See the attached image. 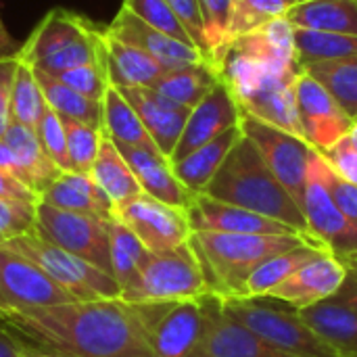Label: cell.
<instances>
[{
    "label": "cell",
    "mask_w": 357,
    "mask_h": 357,
    "mask_svg": "<svg viewBox=\"0 0 357 357\" xmlns=\"http://www.w3.org/2000/svg\"><path fill=\"white\" fill-rule=\"evenodd\" d=\"M347 268L339 257L326 249H318L305 264H301L287 280L270 291V299L284 301L295 310L318 305L326 299H333L343 280Z\"/></svg>",
    "instance_id": "cell-16"
},
{
    "label": "cell",
    "mask_w": 357,
    "mask_h": 357,
    "mask_svg": "<svg viewBox=\"0 0 357 357\" xmlns=\"http://www.w3.org/2000/svg\"><path fill=\"white\" fill-rule=\"evenodd\" d=\"M232 50L251 54L282 67L291 69H301L297 61V46H295V27L287 17L274 19L259 29H255L249 36H243L230 44ZM228 48V50H230ZM303 71V69H301Z\"/></svg>",
    "instance_id": "cell-28"
},
{
    "label": "cell",
    "mask_w": 357,
    "mask_h": 357,
    "mask_svg": "<svg viewBox=\"0 0 357 357\" xmlns=\"http://www.w3.org/2000/svg\"><path fill=\"white\" fill-rule=\"evenodd\" d=\"M79 301L33 261L0 245V314L29 312Z\"/></svg>",
    "instance_id": "cell-12"
},
{
    "label": "cell",
    "mask_w": 357,
    "mask_h": 357,
    "mask_svg": "<svg viewBox=\"0 0 357 357\" xmlns=\"http://www.w3.org/2000/svg\"><path fill=\"white\" fill-rule=\"evenodd\" d=\"M347 138H349V142H351V144L357 149V121H354V126H351V130H349Z\"/></svg>",
    "instance_id": "cell-55"
},
{
    "label": "cell",
    "mask_w": 357,
    "mask_h": 357,
    "mask_svg": "<svg viewBox=\"0 0 357 357\" xmlns=\"http://www.w3.org/2000/svg\"><path fill=\"white\" fill-rule=\"evenodd\" d=\"M90 176L102 188V192L111 199L115 209L132 201L134 197L142 195V188L132 167L128 165V161L123 159V155L119 153V149L109 136L102 138V144H100V151L92 165Z\"/></svg>",
    "instance_id": "cell-30"
},
{
    "label": "cell",
    "mask_w": 357,
    "mask_h": 357,
    "mask_svg": "<svg viewBox=\"0 0 357 357\" xmlns=\"http://www.w3.org/2000/svg\"><path fill=\"white\" fill-rule=\"evenodd\" d=\"M295 312L339 356L357 357V310L337 299H326Z\"/></svg>",
    "instance_id": "cell-25"
},
{
    "label": "cell",
    "mask_w": 357,
    "mask_h": 357,
    "mask_svg": "<svg viewBox=\"0 0 357 357\" xmlns=\"http://www.w3.org/2000/svg\"><path fill=\"white\" fill-rule=\"evenodd\" d=\"M301 243L307 241L301 236L226 234L205 230L192 232L190 236V245L203 264L209 289L222 299H247L249 276L264 261L295 249Z\"/></svg>",
    "instance_id": "cell-3"
},
{
    "label": "cell",
    "mask_w": 357,
    "mask_h": 357,
    "mask_svg": "<svg viewBox=\"0 0 357 357\" xmlns=\"http://www.w3.org/2000/svg\"><path fill=\"white\" fill-rule=\"evenodd\" d=\"M0 197L13 199V201H25V203H33V205H38L42 201L40 195H36L29 186H25L19 178L6 174L4 169H0Z\"/></svg>",
    "instance_id": "cell-50"
},
{
    "label": "cell",
    "mask_w": 357,
    "mask_h": 357,
    "mask_svg": "<svg viewBox=\"0 0 357 357\" xmlns=\"http://www.w3.org/2000/svg\"><path fill=\"white\" fill-rule=\"evenodd\" d=\"M19 50H21V44L8 33V29H6V25L2 23V17H0V59L19 56Z\"/></svg>",
    "instance_id": "cell-53"
},
{
    "label": "cell",
    "mask_w": 357,
    "mask_h": 357,
    "mask_svg": "<svg viewBox=\"0 0 357 357\" xmlns=\"http://www.w3.org/2000/svg\"><path fill=\"white\" fill-rule=\"evenodd\" d=\"M211 289L203 264L188 241L176 249L151 253L134 284L121 293V299L128 303H165L201 299Z\"/></svg>",
    "instance_id": "cell-5"
},
{
    "label": "cell",
    "mask_w": 357,
    "mask_h": 357,
    "mask_svg": "<svg viewBox=\"0 0 357 357\" xmlns=\"http://www.w3.org/2000/svg\"><path fill=\"white\" fill-rule=\"evenodd\" d=\"M322 163L324 159L318 151L307 169L301 209L320 247L331 251L335 257L343 259L349 255H357V224L349 222L337 207L331 188L326 184Z\"/></svg>",
    "instance_id": "cell-11"
},
{
    "label": "cell",
    "mask_w": 357,
    "mask_h": 357,
    "mask_svg": "<svg viewBox=\"0 0 357 357\" xmlns=\"http://www.w3.org/2000/svg\"><path fill=\"white\" fill-rule=\"evenodd\" d=\"M295 98L303 136L316 151L326 153L349 134L354 119L328 94V90L305 71L295 79Z\"/></svg>",
    "instance_id": "cell-14"
},
{
    "label": "cell",
    "mask_w": 357,
    "mask_h": 357,
    "mask_svg": "<svg viewBox=\"0 0 357 357\" xmlns=\"http://www.w3.org/2000/svg\"><path fill=\"white\" fill-rule=\"evenodd\" d=\"M218 79L220 75L209 63H197L180 69H167L149 88L157 90L159 94L167 96L169 100L182 107L195 109L218 84Z\"/></svg>",
    "instance_id": "cell-32"
},
{
    "label": "cell",
    "mask_w": 357,
    "mask_h": 357,
    "mask_svg": "<svg viewBox=\"0 0 357 357\" xmlns=\"http://www.w3.org/2000/svg\"><path fill=\"white\" fill-rule=\"evenodd\" d=\"M207 295L188 301L132 303L155 357L190 356L207 322Z\"/></svg>",
    "instance_id": "cell-8"
},
{
    "label": "cell",
    "mask_w": 357,
    "mask_h": 357,
    "mask_svg": "<svg viewBox=\"0 0 357 357\" xmlns=\"http://www.w3.org/2000/svg\"><path fill=\"white\" fill-rule=\"evenodd\" d=\"M102 132L117 144L159 151L144 123L140 121L136 109L115 86H109L102 98Z\"/></svg>",
    "instance_id": "cell-31"
},
{
    "label": "cell",
    "mask_w": 357,
    "mask_h": 357,
    "mask_svg": "<svg viewBox=\"0 0 357 357\" xmlns=\"http://www.w3.org/2000/svg\"><path fill=\"white\" fill-rule=\"evenodd\" d=\"M241 107L236 105L232 92L228 86L218 79V84L207 92V96L190 109L188 121L184 126V132L178 140V146L174 149L169 161L176 163L197 151L199 146L211 142L213 138L222 136L230 128L241 123Z\"/></svg>",
    "instance_id": "cell-17"
},
{
    "label": "cell",
    "mask_w": 357,
    "mask_h": 357,
    "mask_svg": "<svg viewBox=\"0 0 357 357\" xmlns=\"http://www.w3.org/2000/svg\"><path fill=\"white\" fill-rule=\"evenodd\" d=\"M295 79L297 77H280L266 84L264 88H259L257 92L238 102L241 113L305 138L297 111Z\"/></svg>",
    "instance_id": "cell-23"
},
{
    "label": "cell",
    "mask_w": 357,
    "mask_h": 357,
    "mask_svg": "<svg viewBox=\"0 0 357 357\" xmlns=\"http://www.w3.org/2000/svg\"><path fill=\"white\" fill-rule=\"evenodd\" d=\"M295 2H301V0H295Z\"/></svg>",
    "instance_id": "cell-57"
},
{
    "label": "cell",
    "mask_w": 357,
    "mask_h": 357,
    "mask_svg": "<svg viewBox=\"0 0 357 357\" xmlns=\"http://www.w3.org/2000/svg\"><path fill=\"white\" fill-rule=\"evenodd\" d=\"M320 247H314L310 243H301L295 249H289L268 261H264L247 280V299H261L268 297L274 287H278L282 280H287L301 264H305Z\"/></svg>",
    "instance_id": "cell-37"
},
{
    "label": "cell",
    "mask_w": 357,
    "mask_h": 357,
    "mask_svg": "<svg viewBox=\"0 0 357 357\" xmlns=\"http://www.w3.org/2000/svg\"><path fill=\"white\" fill-rule=\"evenodd\" d=\"M25 357H65V356H54V354H44V351H29Z\"/></svg>",
    "instance_id": "cell-56"
},
{
    "label": "cell",
    "mask_w": 357,
    "mask_h": 357,
    "mask_svg": "<svg viewBox=\"0 0 357 357\" xmlns=\"http://www.w3.org/2000/svg\"><path fill=\"white\" fill-rule=\"evenodd\" d=\"M36 77L40 82L42 92H44L46 105L54 113H59L63 119L82 121V123H88V126L102 130V100H92L88 96L75 92L73 88L59 82L54 75L36 71Z\"/></svg>",
    "instance_id": "cell-34"
},
{
    "label": "cell",
    "mask_w": 357,
    "mask_h": 357,
    "mask_svg": "<svg viewBox=\"0 0 357 357\" xmlns=\"http://www.w3.org/2000/svg\"><path fill=\"white\" fill-rule=\"evenodd\" d=\"M165 2L172 6L174 15L180 19V23L184 25V29L192 38L195 46L205 56L207 44H205V27H203V15H201L199 0H165Z\"/></svg>",
    "instance_id": "cell-47"
},
{
    "label": "cell",
    "mask_w": 357,
    "mask_h": 357,
    "mask_svg": "<svg viewBox=\"0 0 357 357\" xmlns=\"http://www.w3.org/2000/svg\"><path fill=\"white\" fill-rule=\"evenodd\" d=\"M0 169H4L6 174L19 178V165L15 159V153L10 151V146L4 142V138H0ZM21 180V178H19Z\"/></svg>",
    "instance_id": "cell-54"
},
{
    "label": "cell",
    "mask_w": 357,
    "mask_h": 357,
    "mask_svg": "<svg viewBox=\"0 0 357 357\" xmlns=\"http://www.w3.org/2000/svg\"><path fill=\"white\" fill-rule=\"evenodd\" d=\"M46 109L48 105L40 88V82L36 77V71L19 61V69L13 84V96H10V121L36 130Z\"/></svg>",
    "instance_id": "cell-38"
},
{
    "label": "cell",
    "mask_w": 357,
    "mask_h": 357,
    "mask_svg": "<svg viewBox=\"0 0 357 357\" xmlns=\"http://www.w3.org/2000/svg\"><path fill=\"white\" fill-rule=\"evenodd\" d=\"M29 351L33 349L0 322V357H25Z\"/></svg>",
    "instance_id": "cell-52"
},
{
    "label": "cell",
    "mask_w": 357,
    "mask_h": 357,
    "mask_svg": "<svg viewBox=\"0 0 357 357\" xmlns=\"http://www.w3.org/2000/svg\"><path fill=\"white\" fill-rule=\"evenodd\" d=\"M19 69V59H0V138H4L10 126V96Z\"/></svg>",
    "instance_id": "cell-49"
},
{
    "label": "cell",
    "mask_w": 357,
    "mask_h": 357,
    "mask_svg": "<svg viewBox=\"0 0 357 357\" xmlns=\"http://www.w3.org/2000/svg\"><path fill=\"white\" fill-rule=\"evenodd\" d=\"M297 61L301 69L318 63H333L357 56V36L335 33V31H314L295 27Z\"/></svg>",
    "instance_id": "cell-35"
},
{
    "label": "cell",
    "mask_w": 357,
    "mask_h": 357,
    "mask_svg": "<svg viewBox=\"0 0 357 357\" xmlns=\"http://www.w3.org/2000/svg\"><path fill=\"white\" fill-rule=\"evenodd\" d=\"M241 130L255 144V149L259 151L276 180L289 190V195L301 207L307 169L318 151L305 138L284 132L266 121H259L251 115H241Z\"/></svg>",
    "instance_id": "cell-10"
},
{
    "label": "cell",
    "mask_w": 357,
    "mask_h": 357,
    "mask_svg": "<svg viewBox=\"0 0 357 357\" xmlns=\"http://www.w3.org/2000/svg\"><path fill=\"white\" fill-rule=\"evenodd\" d=\"M203 27H205V61L220 71L224 56L230 48L228 44V27L234 8V0H199Z\"/></svg>",
    "instance_id": "cell-39"
},
{
    "label": "cell",
    "mask_w": 357,
    "mask_h": 357,
    "mask_svg": "<svg viewBox=\"0 0 357 357\" xmlns=\"http://www.w3.org/2000/svg\"><path fill=\"white\" fill-rule=\"evenodd\" d=\"M36 205L25 201H13L0 197V245L6 241L33 232Z\"/></svg>",
    "instance_id": "cell-45"
},
{
    "label": "cell",
    "mask_w": 357,
    "mask_h": 357,
    "mask_svg": "<svg viewBox=\"0 0 357 357\" xmlns=\"http://www.w3.org/2000/svg\"><path fill=\"white\" fill-rule=\"evenodd\" d=\"M115 146L119 149V153L132 167L142 192L167 205L188 211L195 195L178 180V176L174 174V165L165 155H161L159 151H149V149L130 146V144L115 142Z\"/></svg>",
    "instance_id": "cell-21"
},
{
    "label": "cell",
    "mask_w": 357,
    "mask_h": 357,
    "mask_svg": "<svg viewBox=\"0 0 357 357\" xmlns=\"http://www.w3.org/2000/svg\"><path fill=\"white\" fill-rule=\"evenodd\" d=\"M203 195L220 203L234 205L280 222L295 234H299L303 241L320 247L307 226L303 209L276 180L255 144L245 134L232 146L226 161L222 163Z\"/></svg>",
    "instance_id": "cell-2"
},
{
    "label": "cell",
    "mask_w": 357,
    "mask_h": 357,
    "mask_svg": "<svg viewBox=\"0 0 357 357\" xmlns=\"http://www.w3.org/2000/svg\"><path fill=\"white\" fill-rule=\"evenodd\" d=\"M341 261L347 268V276H345L339 293L333 299H337V301H341V303H345V305L357 310V255L343 257Z\"/></svg>",
    "instance_id": "cell-51"
},
{
    "label": "cell",
    "mask_w": 357,
    "mask_h": 357,
    "mask_svg": "<svg viewBox=\"0 0 357 357\" xmlns=\"http://www.w3.org/2000/svg\"><path fill=\"white\" fill-rule=\"evenodd\" d=\"M36 134L46 151V155L59 165L61 172H71V163H69V153H67V136H65V126H63V117L59 113H54L50 107L44 111Z\"/></svg>",
    "instance_id": "cell-44"
},
{
    "label": "cell",
    "mask_w": 357,
    "mask_h": 357,
    "mask_svg": "<svg viewBox=\"0 0 357 357\" xmlns=\"http://www.w3.org/2000/svg\"><path fill=\"white\" fill-rule=\"evenodd\" d=\"M6 249L33 261L42 272H46L59 287L69 291L79 301L96 299H121V289L117 280L98 270L96 266L84 261L82 257L48 243L36 232L15 236L4 243Z\"/></svg>",
    "instance_id": "cell-6"
},
{
    "label": "cell",
    "mask_w": 357,
    "mask_h": 357,
    "mask_svg": "<svg viewBox=\"0 0 357 357\" xmlns=\"http://www.w3.org/2000/svg\"><path fill=\"white\" fill-rule=\"evenodd\" d=\"M117 90L136 109L140 121L144 123L146 132L151 134L161 155L169 159L184 132L190 109L169 100L167 96L159 94L153 88H117Z\"/></svg>",
    "instance_id": "cell-20"
},
{
    "label": "cell",
    "mask_w": 357,
    "mask_h": 357,
    "mask_svg": "<svg viewBox=\"0 0 357 357\" xmlns=\"http://www.w3.org/2000/svg\"><path fill=\"white\" fill-rule=\"evenodd\" d=\"M241 136H243V130L238 123L230 128L228 132H224L222 136L213 138L211 142L199 146L184 159L172 163L174 174L192 195H203L209 182L213 180V176L218 174V169L222 167V163L226 161L232 146L241 140Z\"/></svg>",
    "instance_id": "cell-27"
},
{
    "label": "cell",
    "mask_w": 357,
    "mask_h": 357,
    "mask_svg": "<svg viewBox=\"0 0 357 357\" xmlns=\"http://www.w3.org/2000/svg\"><path fill=\"white\" fill-rule=\"evenodd\" d=\"M115 218L126 224L151 253L176 249L192 236L186 209L167 205L146 192L117 207Z\"/></svg>",
    "instance_id": "cell-13"
},
{
    "label": "cell",
    "mask_w": 357,
    "mask_h": 357,
    "mask_svg": "<svg viewBox=\"0 0 357 357\" xmlns=\"http://www.w3.org/2000/svg\"><path fill=\"white\" fill-rule=\"evenodd\" d=\"M293 4L295 0H234L228 27V44L253 33L255 29L274 19L287 17Z\"/></svg>",
    "instance_id": "cell-40"
},
{
    "label": "cell",
    "mask_w": 357,
    "mask_h": 357,
    "mask_svg": "<svg viewBox=\"0 0 357 357\" xmlns=\"http://www.w3.org/2000/svg\"><path fill=\"white\" fill-rule=\"evenodd\" d=\"M356 2H357V0H356Z\"/></svg>",
    "instance_id": "cell-58"
},
{
    "label": "cell",
    "mask_w": 357,
    "mask_h": 357,
    "mask_svg": "<svg viewBox=\"0 0 357 357\" xmlns=\"http://www.w3.org/2000/svg\"><path fill=\"white\" fill-rule=\"evenodd\" d=\"M105 27L69 8H52L21 44L19 61L36 71L59 75L67 69L100 61Z\"/></svg>",
    "instance_id": "cell-4"
},
{
    "label": "cell",
    "mask_w": 357,
    "mask_h": 357,
    "mask_svg": "<svg viewBox=\"0 0 357 357\" xmlns=\"http://www.w3.org/2000/svg\"><path fill=\"white\" fill-rule=\"evenodd\" d=\"M322 157L328 161V165L347 182L357 186V149L349 142V138L345 136L341 142H337L333 149H328L326 153H322Z\"/></svg>",
    "instance_id": "cell-48"
},
{
    "label": "cell",
    "mask_w": 357,
    "mask_h": 357,
    "mask_svg": "<svg viewBox=\"0 0 357 357\" xmlns=\"http://www.w3.org/2000/svg\"><path fill=\"white\" fill-rule=\"evenodd\" d=\"M188 220L192 232H226V234H274V236H299L291 228L259 213L220 203L205 195H195L188 207Z\"/></svg>",
    "instance_id": "cell-19"
},
{
    "label": "cell",
    "mask_w": 357,
    "mask_h": 357,
    "mask_svg": "<svg viewBox=\"0 0 357 357\" xmlns=\"http://www.w3.org/2000/svg\"><path fill=\"white\" fill-rule=\"evenodd\" d=\"M109 220L96 215H84L52 207L48 203L36 205L33 232L48 243L82 257L98 270L111 274L109 253Z\"/></svg>",
    "instance_id": "cell-9"
},
{
    "label": "cell",
    "mask_w": 357,
    "mask_h": 357,
    "mask_svg": "<svg viewBox=\"0 0 357 357\" xmlns=\"http://www.w3.org/2000/svg\"><path fill=\"white\" fill-rule=\"evenodd\" d=\"M188 357H291L270 347L253 331L230 318L222 297L207 295V322L203 335Z\"/></svg>",
    "instance_id": "cell-15"
},
{
    "label": "cell",
    "mask_w": 357,
    "mask_h": 357,
    "mask_svg": "<svg viewBox=\"0 0 357 357\" xmlns=\"http://www.w3.org/2000/svg\"><path fill=\"white\" fill-rule=\"evenodd\" d=\"M303 71L322 84L341 109L357 121V56L310 65Z\"/></svg>",
    "instance_id": "cell-36"
},
{
    "label": "cell",
    "mask_w": 357,
    "mask_h": 357,
    "mask_svg": "<svg viewBox=\"0 0 357 357\" xmlns=\"http://www.w3.org/2000/svg\"><path fill=\"white\" fill-rule=\"evenodd\" d=\"M109 253H111V276L117 280L121 293L134 284L140 270L151 257V251L140 238L117 218L109 220Z\"/></svg>",
    "instance_id": "cell-33"
},
{
    "label": "cell",
    "mask_w": 357,
    "mask_h": 357,
    "mask_svg": "<svg viewBox=\"0 0 357 357\" xmlns=\"http://www.w3.org/2000/svg\"><path fill=\"white\" fill-rule=\"evenodd\" d=\"M63 126H65V136H67V153H69L71 172L90 174L98 157L105 132L100 128L73 121V119H63Z\"/></svg>",
    "instance_id": "cell-41"
},
{
    "label": "cell",
    "mask_w": 357,
    "mask_h": 357,
    "mask_svg": "<svg viewBox=\"0 0 357 357\" xmlns=\"http://www.w3.org/2000/svg\"><path fill=\"white\" fill-rule=\"evenodd\" d=\"M42 203H48L52 207L73 211V213L96 215L102 220L115 218V207L111 199L102 192V188L94 182L90 174L63 172L42 192Z\"/></svg>",
    "instance_id": "cell-22"
},
{
    "label": "cell",
    "mask_w": 357,
    "mask_h": 357,
    "mask_svg": "<svg viewBox=\"0 0 357 357\" xmlns=\"http://www.w3.org/2000/svg\"><path fill=\"white\" fill-rule=\"evenodd\" d=\"M322 155V153H320ZM324 159V157H322ZM322 172H324V178H326V184L331 188V195L337 203V207L341 209V213L349 220L357 224V186L343 180L331 165L328 161L324 159L322 163Z\"/></svg>",
    "instance_id": "cell-46"
},
{
    "label": "cell",
    "mask_w": 357,
    "mask_h": 357,
    "mask_svg": "<svg viewBox=\"0 0 357 357\" xmlns=\"http://www.w3.org/2000/svg\"><path fill=\"white\" fill-rule=\"evenodd\" d=\"M123 6L128 10H132L136 17H140L144 23H149L151 27L176 38L188 46H195L192 38L188 36V31L184 29V25L174 15L172 6L165 0H123Z\"/></svg>",
    "instance_id": "cell-42"
},
{
    "label": "cell",
    "mask_w": 357,
    "mask_h": 357,
    "mask_svg": "<svg viewBox=\"0 0 357 357\" xmlns=\"http://www.w3.org/2000/svg\"><path fill=\"white\" fill-rule=\"evenodd\" d=\"M59 82H63L65 86L73 88L75 92L92 98V100H102L109 84V75H107V65H105V54L100 61L88 63V65H79L73 69H67L59 75H54Z\"/></svg>",
    "instance_id": "cell-43"
},
{
    "label": "cell",
    "mask_w": 357,
    "mask_h": 357,
    "mask_svg": "<svg viewBox=\"0 0 357 357\" xmlns=\"http://www.w3.org/2000/svg\"><path fill=\"white\" fill-rule=\"evenodd\" d=\"M105 65L109 84L115 88H149L167 69L144 50L130 46L105 29Z\"/></svg>",
    "instance_id": "cell-26"
},
{
    "label": "cell",
    "mask_w": 357,
    "mask_h": 357,
    "mask_svg": "<svg viewBox=\"0 0 357 357\" xmlns=\"http://www.w3.org/2000/svg\"><path fill=\"white\" fill-rule=\"evenodd\" d=\"M105 29L109 36L144 50L165 69H180V67H188V65H197V63H207L199 48L188 46V44L151 27L149 23H144L140 17H136L126 6H121V10L115 15V19Z\"/></svg>",
    "instance_id": "cell-18"
},
{
    "label": "cell",
    "mask_w": 357,
    "mask_h": 357,
    "mask_svg": "<svg viewBox=\"0 0 357 357\" xmlns=\"http://www.w3.org/2000/svg\"><path fill=\"white\" fill-rule=\"evenodd\" d=\"M4 142L15 153L17 165H19V178L25 186H29L36 195H40L63 174L59 165L46 155L36 130L25 128L21 123L10 121Z\"/></svg>",
    "instance_id": "cell-24"
},
{
    "label": "cell",
    "mask_w": 357,
    "mask_h": 357,
    "mask_svg": "<svg viewBox=\"0 0 357 357\" xmlns=\"http://www.w3.org/2000/svg\"><path fill=\"white\" fill-rule=\"evenodd\" d=\"M224 312L253 331L276 351L291 357H341L297 312L266 307L253 299H222Z\"/></svg>",
    "instance_id": "cell-7"
},
{
    "label": "cell",
    "mask_w": 357,
    "mask_h": 357,
    "mask_svg": "<svg viewBox=\"0 0 357 357\" xmlns=\"http://www.w3.org/2000/svg\"><path fill=\"white\" fill-rule=\"evenodd\" d=\"M0 322L33 351L65 357H155L136 307L123 299L2 312Z\"/></svg>",
    "instance_id": "cell-1"
},
{
    "label": "cell",
    "mask_w": 357,
    "mask_h": 357,
    "mask_svg": "<svg viewBox=\"0 0 357 357\" xmlns=\"http://www.w3.org/2000/svg\"><path fill=\"white\" fill-rule=\"evenodd\" d=\"M287 19L297 29L357 36L356 0H301L289 8Z\"/></svg>",
    "instance_id": "cell-29"
}]
</instances>
